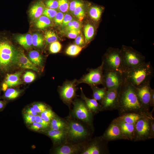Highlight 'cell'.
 Segmentation results:
<instances>
[{
  "instance_id": "6da1fadb",
  "label": "cell",
  "mask_w": 154,
  "mask_h": 154,
  "mask_svg": "<svg viewBox=\"0 0 154 154\" xmlns=\"http://www.w3.org/2000/svg\"><path fill=\"white\" fill-rule=\"evenodd\" d=\"M118 104L117 110L119 116L131 112L147 113L141 103L136 93L135 88L123 77L118 89Z\"/></svg>"
},
{
  "instance_id": "7a4b0ae2",
  "label": "cell",
  "mask_w": 154,
  "mask_h": 154,
  "mask_svg": "<svg viewBox=\"0 0 154 154\" xmlns=\"http://www.w3.org/2000/svg\"><path fill=\"white\" fill-rule=\"evenodd\" d=\"M154 71L150 62H145L127 72H123V77L130 84L136 88L150 82Z\"/></svg>"
},
{
  "instance_id": "3957f363",
  "label": "cell",
  "mask_w": 154,
  "mask_h": 154,
  "mask_svg": "<svg viewBox=\"0 0 154 154\" xmlns=\"http://www.w3.org/2000/svg\"><path fill=\"white\" fill-rule=\"evenodd\" d=\"M18 51L4 38H0V76L17 64Z\"/></svg>"
},
{
  "instance_id": "277c9868",
  "label": "cell",
  "mask_w": 154,
  "mask_h": 154,
  "mask_svg": "<svg viewBox=\"0 0 154 154\" xmlns=\"http://www.w3.org/2000/svg\"><path fill=\"white\" fill-rule=\"evenodd\" d=\"M120 50L123 73L145 62V56L131 46L123 45Z\"/></svg>"
},
{
  "instance_id": "5b68a950",
  "label": "cell",
  "mask_w": 154,
  "mask_h": 154,
  "mask_svg": "<svg viewBox=\"0 0 154 154\" xmlns=\"http://www.w3.org/2000/svg\"><path fill=\"white\" fill-rule=\"evenodd\" d=\"M104 71H116L123 73L120 49L109 47L102 61Z\"/></svg>"
},
{
  "instance_id": "8992f818",
  "label": "cell",
  "mask_w": 154,
  "mask_h": 154,
  "mask_svg": "<svg viewBox=\"0 0 154 154\" xmlns=\"http://www.w3.org/2000/svg\"><path fill=\"white\" fill-rule=\"evenodd\" d=\"M153 116L143 117L135 124V131L133 141H144L150 139Z\"/></svg>"
},
{
  "instance_id": "52a82bcc",
  "label": "cell",
  "mask_w": 154,
  "mask_h": 154,
  "mask_svg": "<svg viewBox=\"0 0 154 154\" xmlns=\"http://www.w3.org/2000/svg\"><path fill=\"white\" fill-rule=\"evenodd\" d=\"M103 63L98 68L90 69L89 72L78 81L77 84L84 83L91 86L102 84L103 81Z\"/></svg>"
},
{
  "instance_id": "ba28073f",
  "label": "cell",
  "mask_w": 154,
  "mask_h": 154,
  "mask_svg": "<svg viewBox=\"0 0 154 154\" xmlns=\"http://www.w3.org/2000/svg\"><path fill=\"white\" fill-rule=\"evenodd\" d=\"M102 84L107 90L118 89L123 80V73L116 71H104Z\"/></svg>"
},
{
  "instance_id": "9c48e42d",
  "label": "cell",
  "mask_w": 154,
  "mask_h": 154,
  "mask_svg": "<svg viewBox=\"0 0 154 154\" xmlns=\"http://www.w3.org/2000/svg\"><path fill=\"white\" fill-rule=\"evenodd\" d=\"M73 114L75 117L88 123L91 126L92 115L85 104L80 100H76L73 103Z\"/></svg>"
},
{
  "instance_id": "30bf717a",
  "label": "cell",
  "mask_w": 154,
  "mask_h": 154,
  "mask_svg": "<svg viewBox=\"0 0 154 154\" xmlns=\"http://www.w3.org/2000/svg\"><path fill=\"white\" fill-rule=\"evenodd\" d=\"M101 103L100 111L117 110L118 104V89L108 90Z\"/></svg>"
},
{
  "instance_id": "8fae6325",
  "label": "cell",
  "mask_w": 154,
  "mask_h": 154,
  "mask_svg": "<svg viewBox=\"0 0 154 154\" xmlns=\"http://www.w3.org/2000/svg\"><path fill=\"white\" fill-rule=\"evenodd\" d=\"M101 137L104 140L108 142L119 139L127 140L123 134L115 119L112 121Z\"/></svg>"
},
{
  "instance_id": "7c38bea8",
  "label": "cell",
  "mask_w": 154,
  "mask_h": 154,
  "mask_svg": "<svg viewBox=\"0 0 154 154\" xmlns=\"http://www.w3.org/2000/svg\"><path fill=\"white\" fill-rule=\"evenodd\" d=\"M67 135L74 140H77L86 137L88 132L81 124L74 121H72L67 125L66 129Z\"/></svg>"
},
{
  "instance_id": "4fadbf2b",
  "label": "cell",
  "mask_w": 154,
  "mask_h": 154,
  "mask_svg": "<svg viewBox=\"0 0 154 154\" xmlns=\"http://www.w3.org/2000/svg\"><path fill=\"white\" fill-rule=\"evenodd\" d=\"M151 89L150 82H147L135 88L136 93L141 103L148 111H149L151 107L150 97Z\"/></svg>"
},
{
  "instance_id": "5bb4252c",
  "label": "cell",
  "mask_w": 154,
  "mask_h": 154,
  "mask_svg": "<svg viewBox=\"0 0 154 154\" xmlns=\"http://www.w3.org/2000/svg\"><path fill=\"white\" fill-rule=\"evenodd\" d=\"M76 80L66 82L61 87L60 94L64 102L70 104L74 97L76 92Z\"/></svg>"
},
{
  "instance_id": "9a60e30c",
  "label": "cell",
  "mask_w": 154,
  "mask_h": 154,
  "mask_svg": "<svg viewBox=\"0 0 154 154\" xmlns=\"http://www.w3.org/2000/svg\"><path fill=\"white\" fill-rule=\"evenodd\" d=\"M90 143L83 152V154H100L109 153L107 147L108 142L104 140L101 137Z\"/></svg>"
},
{
  "instance_id": "2e32d148",
  "label": "cell",
  "mask_w": 154,
  "mask_h": 154,
  "mask_svg": "<svg viewBox=\"0 0 154 154\" xmlns=\"http://www.w3.org/2000/svg\"><path fill=\"white\" fill-rule=\"evenodd\" d=\"M154 108L151 112L147 113L131 112L123 114L117 117L120 120L127 123L135 124L141 118L148 116H153Z\"/></svg>"
},
{
  "instance_id": "e0dca14e",
  "label": "cell",
  "mask_w": 154,
  "mask_h": 154,
  "mask_svg": "<svg viewBox=\"0 0 154 154\" xmlns=\"http://www.w3.org/2000/svg\"><path fill=\"white\" fill-rule=\"evenodd\" d=\"M118 124L121 131L127 140L133 141L135 131V124H130L115 119Z\"/></svg>"
},
{
  "instance_id": "ac0fdd59",
  "label": "cell",
  "mask_w": 154,
  "mask_h": 154,
  "mask_svg": "<svg viewBox=\"0 0 154 154\" xmlns=\"http://www.w3.org/2000/svg\"><path fill=\"white\" fill-rule=\"evenodd\" d=\"M17 64L20 67L33 70L38 71V69L25 55L21 51H18L17 57Z\"/></svg>"
},
{
  "instance_id": "d6986e66",
  "label": "cell",
  "mask_w": 154,
  "mask_h": 154,
  "mask_svg": "<svg viewBox=\"0 0 154 154\" xmlns=\"http://www.w3.org/2000/svg\"><path fill=\"white\" fill-rule=\"evenodd\" d=\"M81 150L79 145L64 144L57 148L55 153L57 154H72L78 153Z\"/></svg>"
},
{
  "instance_id": "ffe728a7",
  "label": "cell",
  "mask_w": 154,
  "mask_h": 154,
  "mask_svg": "<svg viewBox=\"0 0 154 154\" xmlns=\"http://www.w3.org/2000/svg\"><path fill=\"white\" fill-rule=\"evenodd\" d=\"M45 8V5L42 1L39 0L37 1L29 10L30 17L34 19L39 18L42 14Z\"/></svg>"
},
{
  "instance_id": "44dd1931",
  "label": "cell",
  "mask_w": 154,
  "mask_h": 154,
  "mask_svg": "<svg viewBox=\"0 0 154 154\" xmlns=\"http://www.w3.org/2000/svg\"><path fill=\"white\" fill-rule=\"evenodd\" d=\"M82 98L84 100L85 104L89 110L92 113H97L100 111L101 106L94 99L88 98L84 95L81 88H80Z\"/></svg>"
},
{
  "instance_id": "7402d4cb",
  "label": "cell",
  "mask_w": 154,
  "mask_h": 154,
  "mask_svg": "<svg viewBox=\"0 0 154 154\" xmlns=\"http://www.w3.org/2000/svg\"><path fill=\"white\" fill-rule=\"evenodd\" d=\"M47 133L54 142L57 143H61L67 135L66 129H50L47 132Z\"/></svg>"
},
{
  "instance_id": "603a6c76",
  "label": "cell",
  "mask_w": 154,
  "mask_h": 154,
  "mask_svg": "<svg viewBox=\"0 0 154 154\" xmlns=\"http://www.w3.org/2000/svg\"><path fill=\"white\" fill-rule=\"evenodd\" d=\"M21 72H19L13 74H6L4 82L8 87H11L17 85L21 83L20 76Z\"/></svg>"
},
{
  "instance_id": "cb8c5ba5",
  "label": "cell",
  "mask_w": 154,
  "mask_h": 154,
  "mask_svg": "<svg viewBox=\"0 0 154 154\" xmlns=\"http://www.w3.org/2000/svg\"><path fill=\"white\" fill-rule=\"evenodd\" d=\"M104 8L97 5H92L89 10V14L91 18L96 21L100 19Z\"/></svg>"
},
{
  "instance_id": "d4e9b609",
  "label": "cell",
  "mask_w": 154,
  "mask_h": 154,
  "mask_svg": "<svg viewBox=\"0 0 154 154\" xmlns=\"http://www.w3.org/2000/svg\"><path fill=\"white\" fill-rule=\"evenodd\" d=\"M32 36L29 34L20 35L17 37V40L20 45L25 49H28L32 45Z\"/></svg>"
},
{
  "instance_id": "484cf974",
  "label": "cell",
  "mask_w": 154,
  "mask_h": 154,
  "mask_svg": "<svg viewBox=\"0 0 154 154\" xmlns=\"http://www.w3.org/2000/svg\"><path fill=\"white\" fill-rule=\"evenodd\" d=\"M91 87L93 92V98L101 103L106 94L107 91V88L105 87L100 88L96 86Z\"/></svg>"
},
{
  "instance_id": "4316f807",
  "label": "cell",
  "mask_w": 154,
  "mask_h": 154,
  "mask_svg": "<svg viewBox=\"0 0 154 154\" xmlns=\"http://www.w3.org/2000/svg\"><path fill=\"white\" fill-rule=\"evenodd\" d=\"M50 122V129L55 130L66 129L67 124L61 119L55 116L51 119Z\"/></svg>"
},
{
  "instance_id": "83f0119b",
  "label": "cell",
  "mask_w": 154,
  "mask_h": 154,
  "mask_svg": "<svg viewBox=\"0 0 154 154\" xmlns=\"http://www.w3.org/2000/svg\"><path fill=\"white\" fill-rule=\"evenodd\" d=\"M95 31L94 26L91 24H87L85 26L84 33L86 42H89L93 38Z\"/></svg>"
},
{
  "instance_id": "f1b7e54d",
  "label": "cell",
  "mask_w": 154,
  "mask_h": 154,
  "mask_svg": "<svg viewBox=\"0 0 154 154\" xmlns=\"http://www.w3.org/2000/svg\"><path fill=\"white\" fill-rule=\"evenodd\" d=\"M29 58L30 61L35 65L40 66L42 64V56L37 51H30L29 54Z\"/></svg>"
},
{
  "instance_id": "f546056e",
  "label": "cell",
  "mask_w": 154,
  "mask_h": 154,
  "mask_svg": "<svg viewBox=\"0 0 154 154\" xmlns=\"http://www.w3.org/2000/svg\"><path fill=\"white\" fill-rule=\"evenodd\" d=\"M50 23V19L44 15L38 18L36 23V26L39 29H43L49 26Z\"/></svg>"
},
{
  "instance_id": "4dcf8cb0",
  "label": "cell",
  "mask_w": 154,
  "mask_h": 154,
  "mask_svg": "<svg viewBox=\"0 0 154 154\" xmlns=\"http://www.w3.org/2000/svg\"><path fill=\"white\" fill-rule=\"evenodd\" d=\"M82 47L76 44H72L69 46L66 51L67 55L71 56H75L78 55L81 51Z\"/></svg>"
},
{
  "instance_id": "1f68e13d",
  "label": "cell",
  "mask_w": 154,
  "mask_h": 154,
  "mask_svg": "<svg viewBox=\"0 0 154 154\" xmlns=\"http://www.w3.org/2000/svg\"><path fill=\"white\" fill-rule=\"evenodd\" d=\"M32 45L37 47L42 46L44 43V40L42 35L39 33H35L32 36Z\"/></svg>"
},
{
  "instance_id": "d6a6232c",
  "label": "cell",
  "mask_w": 154,
  "mask_h": 154,
  "mask_svg": "<svg viewBox=\"0 0 154 154\" xmlns=\"http://www.w3.org/2000/svg\"><path fill=\"white\" fill-rule=\"evenodd\" d=\"M41 118L46 122L50 123L51 119L55 116L52 110L48 108L40 113Z\"/></svg>"
},
{
  "instance_id": "836d02e7",
  "label": "cell",
  "mask_w": 154,
  "mask_h": 154,
  "mask_svg": "<svg viewBox=\"0 0 154 154\" xmlns=\"http://www.w3.org/2000/svg\"><path fill=\"white\" fill-rule=\"evenodd\" d=\"M20 92L13 88H8L5 91L4 97L5 98L12 99L15 98L19 95Z\"/></svg>"
},
{
  "instance_id": "e575fe53",
  "label": "cell",
  "mask_w": 154,
  "mask_h": 154,
  "mask_svg": "<svg viewBox=\"0 0 154 154\" xmlns=\"http://www.w3.org/2000/svg\"><path fill=\"white\" fill-rule=\"evenodd\" d=\"M81 27L80 23L78 21L72 20L69 22L64 28V31L67 32L71 30L80 29Z\"/></svg>"
},
{
  "instance_id": "d590c367",
  "label": "cell",
  "mask_w": 154,
  "mask_h": 154,
  "mask_svg": "<svg viewBox=\"0 0 154 154\" xmlns=\"http://www.w3.org/2000/svg\"><path fill=\"white\" fill-rule=\"evenodd\" d=\"M44 38L46 42L48 43H51L56 41L58 39L56 34L53 31H50L46 32Z\"/></svg>"
},
{
  "instance_id": "8d00e7d4",
  "label": "cell",
  "mask_w": 154,
  "mask_h": 154,
  "mask_svg": "<svg viewBox=\"0 0 154 154\" xmlns=\"http://www.w3.org/2000/svg\"><path fill=\"white\" fill-rule=\"evenodd\" d=\"M84 6L78 7L73 12L74 15L80 21L83 19L85 15Z\"/></svg>"
},
{
  "instance_id": "74e56055",
  "label": "cell",
  "mask_w": 154,
  "mask_h": 154,
  "mask_svg": "<svg viewBox=\"0 0 154 154\" xmlns=\"http://www.w3.org/2000/svg\"><path fill=\"white\" fill-rule=\"evenodd\" d=\"M58 9L62 12H66L69 9L70 2L69 0H57Z\"/></svg>"
},
{
  "instance_id": "f35d334b",
  "label": "cell",
  "mask_w": 154,
  "mask_h": 154,
  "mask_svg": "<svg viewBox=\"0 0 154 154\" xmlns=\"http://www.w3.org/2000/svg\"><path fill=\"white\" fill-rule=\"evenodd\" d=\"M84 5V2L81 0H72L70 2L69 9L71 12H73L76 8Z\"/></svg>"
},
{
  "instance_id": "ab89813d",
  "label": "cell",
  "mask_w": 154,
  "mask_h": 154,
  "mask_svg": "<svg viewBox=\"0 0 154 154\" xmlns=\"http://www.w3.org/2000/svg\"><path fill=\"white\" fill-rule=\"evenodd\" d=\"M62 48V45L58 41H56L51 43L49 50L50 52L53 53H56L59 52Z\"/></svg>"
},
{
  "instance_id": "60d3db41",
  "label": "cell",
  "mask_w": 154,
  "mask_h": 154,
  "mask_svg": "<svg viewBox=\"0 0 154 154\" xmlns=\"http://www.w3.org/2000/svg\"><path fill=\"white\" fill-rule=\"evenodd\" d=\"M44 3L48 8L55 10L58 9L57 0H45Z\"/></svg>"
},
{
  "instance_id": "b9f144b4",
  "label": "cell",
  "mask_w": 154,
  "mask_h": 154,
  "mask_svg": "<svg viewBox=\"0 0 154 154\" xmlns=\"http://www.w3.org/2000/svg\"><path fill=\"white\" fill-rule=\"evenodd\" d=\"M57 13L55 9L45 7L42 14L49 19H52L54 18Z\"/></svg>"
},
{
  "instance_id": "7bdbcfd3",
  "label": "cell",
  "mask_w": 154,
  "mask_h": 154,
  "mask_svg": "<svg viewBox=\"0 0 154 154\" xmlns=\"http://www.w3.org/2000/svg\"><path fill=\"white\" fill-rule=\"evenodd\" d=\"M33 108L37 113H41L48 108L45 105L41 103H37L33 104Z\"/></svg>"
},
{
  "instance_id": "ee69618b",
  "label": "cell",
  "mask_w": 154,
  "mask_h": 154,
  "mask_svg": "<svg viewBox=\"0 0 154 154\" xmlns=\"http://www.w3.org/2000/svg\"><path fill=\"white\" fill-rule=\"evenodd\" d=\"M35 74L31 71L27 72L24 75L23 78L24 81L26 83H30L35 79Z\"/></svg>"
},
{
  "instance_id": "f6af8a7d",
  "label": "cell",
  "mask_w": 154,
  "mask_h": 154,
  "mask_svg": "<svg viewBox=\"0 0 154 154\" xmlns=\"http://www.w3.org/2000/svg\"><path fill=\"white\" fill-rule=\"evenodd\" d=\"M64 14L61 12H58L57 13L54 17V20L56 24L58 25H61Z\"/></svg>"
},
{
  "instance_id": "bcb514c9",
  "label": "cell",
  "mask_w": 154,
  "mask_h": 154,
  "mask_svg": "<svg viewBox=\"0 0 154 154\" xmlns=\"http://www.w3.org/2000/svg\"><path fill=\"white\" fill-rule=\"evenodd\" d=\"M24 117L27 124H31L35 122V116L25 113L24 114Z\"/></svg>"
},
{
  "instance_id": "7dc6e473",
  "label": "cell",
  "mask_w": 154,
  "mask_h": 154,
  "mask_svg": "<svg viewBox=\"0 0 154 154\" xmlns=\"http://www.w3.org/2000/svg\"><path fill=\"white\" fill-rule=\"evenodd\" d=\"M29 128L33 130L38 131L47 128L42 124L35 122L32 124Z\"/></svg>"
},
{
  "instance_id": "c3c4849f",
  "label": "cell",
  "mask_w": 154,
  "mask_h": 154,
  "mask_svg": "<svg viewBox=\"0 0 154 154\" xmlns=\"http://www.w3.org/2000/svg\"><path fill=\"white\" fill-rule=\"evenodd\" d=\"M68 37L70 38H76L80 33V29L73 30L67 32Z\"/></svg>"
},
{
  "instance_id": "681fc988",
  "label": "cell",
  "mask_w": 154,
  "mask_h": 154,
  "mask_svg": "<svg viewBox=\"0 0 154 154\" xmlns=\"http://www.w3.org/2000/svg\"><path fill=\"white\" fill-rule=\"evenodd\" d=\"M72 20H73V19L71 16L68 14H66L64 15L61 25L62 27L65 28L68 23Z\"/></svg>"
},
{
  "instance_id": "f907efd6",
  "label": "cell",
  "mask_w": 154,
  "mask_h": 154,
  "mask_svg": "<svg viewBox=\"0 0 154 154\" xmlns=\"http://www.w3.org/2000/svg\"><path fill=\"white\" fill-rule=\"evenodd\" d=\"M75 43L76 45L81 46L84 43V40L83 36L81 35L78 36L75 40Z\"/></svg>"
},
{
  "instance_id": "816d5d0a",
  "label": "cell",
  "mask_w": 154,
  "mask_h": 154,
  "mask_svg": "<svg viewBox=\"0 0 154 154\" xmlns=\"http://www.w3.org/2000/svg\"><path fill=\"white\" fill-rule=\"evenodd\" d=\"M26 113L36 116L38 113L35 111L33 108L30 107L27 109L25 110Z\"/></svg>"
},
{
  "instance_id": "f5cc1de1",
  "label": "cell",
  "mask_w": 154,
  "mask_h": 154,
  "mask_svg": "<svg viewBox=\"0 0 154 154\" xmlns=\"http://www.w3.org/2000/svg\"><path fill=\"white\" fill-rule=\"evenodd\" d=\"M154 137V118L152 121L150 129V139Z\"/></svg>"
},
{
  "instance_id": "db71d44e",
  "label": "cell",
  "mask_w": 154,
  "mask_h": 154,
  "mask_svg": "<svg viewBox=\"0 0 154 154\" xmlns=\"http://www.w3.org/2000/svg\"><path fill=\"white\" fill-rule=\"evenodd\" d=\"M150 105L151 107H154V90L151 89L150 97Z\"/></svg>"
},
{
  "instance_id": "11a10c76",
  "label": "cell",
  "mask_w": 154,
  "mask_h": 154,
  "mask_svg": "<svg viewBox=\"0 0 154 154\" xmlns=\"http://www.w3.org/2000/svg\"><path fill=\"white\" fill-rule=\"evenodd\" d=\"M8 87L7 85L5 83L3 82L2 85V90L4 91H5Z\"/></svg>"
},
{
  "instance_id": "9f6ffc18",
  "label": "cell",
  "mask_w": 154,
  "mask_h": 154,
  "mask_svg": "<svg viewBox=\"0 0 154 154\" xmlns=\"http://www.w3.org/2000/svg\"><path fill=\"white\" fill-rule=\"evenodd\" d=\"M5 105V102L0 100V111L3 109Z\"/></svg>"
}]
</instances>
